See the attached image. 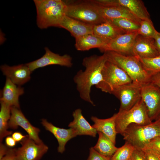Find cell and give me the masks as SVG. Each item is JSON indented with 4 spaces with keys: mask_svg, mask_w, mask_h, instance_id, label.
<instances>
[{
    "mask_svg": "<svg viewBox=\"0 0 160 160\" xmlns=\"http://www.w3.org/2000/svg\"><path fill=\"white\" fill-rule=\"evenodd\" d=\"M107 61L104 53L101 55H94L86 57L82 62L85 70H79L73 77L80 98L93 106L95 105L90 96L91 88L102 80V71Z\"/></svg>",
    "mask_w": 160,
    "mask_h": 160,
    "instance_id": "cell-1",
    "label": "cell"
},
{
    "mask_svg": "<svg viewBox=\"0 0 160 160\" xmlns=\"http://www.w3.org/2000/svg\"><path fill=\"white\" fill-rule=\"evenodd\" d=\"M104 53L107 60L125 71L133 83L142 87L151 82V73L145 69L137 57L124 55L111 51Z\"/></svg>",
    "mask_w": 160,
    "mask_h": 160,
    "instance_id": "cell-2",
    "label": "cell"
},
{
    "mask_svg": "<svg viewBox=\"0 0 160 160\" xmlns=\"http://www.w3.org/2000/svg\"><path fill=\"white\" fill-rule=\"evenodd\" d=\"M36 11V23L41 29L54 26L59 27L66 15L67 6L65 1L34 0Z\"/></svg>",
    "mask_w": 160,
    "mask_h": 160,
    "instance_id": "cell-3",
    "label": "cell"
},
{
    "mask_svg": "<svg viewBox=\"0 0 160 160\" xmlns=\"http://www.w3.org/2000/svg\"><path fill=\"white\" fill-rule=\"evenodd\" d=\"M65 1L67 6L66 15L70 17L92 25L105 21L92 0Z\"/></svg>",
    "mask_w": 160,
    "mask_h": 160,
    "instance_id": "cell-4",
    "label": "cell"
},
{
    "mask_svg": "<svg viewBox=\"0 0 160 160\" xmlns=\"http://www.w3.org/2000/svg\"><path fill=\"white\" fill-rule=\"evenodd\" d=\"M123 139L136 149L141 150L153 138L160 136V121L146 125H129L121 134Z\"/></svg>",
    "mask_w": 160,
    "mask_h": 160,
    "instance_id": "cell-5",
    "label": "cell"
},
{
    "mask_svg": "<svg viewBox=\"0 0 160 160\" xmlns=\"http://www.w3.org/2000/svg\"><path fill=\"white\" fill-rule=\"evenodd\" d=\"M152 122L146 106L141 98L130 109L117 113L115 121L116 130L117 133L121 135L130 124L144 125Z\"/></svg>",
    "mask_w": 160,
    "mask_h": 160,
    "instance_id": "cell-6",
    "label": "cell"
},
{
    "mask_svg": "<svg viewBox=\"0 0 160 160\" xmlns=\"http://www.w3.org/2000/svg\"><path fill=\"white\" fill-rule=\"evenodd\" d=\"M102 75V80L95 87L105 93L111 94L118 87L132 82L125 71L108 60L103 69Z\"/></svg>",
    "mask_w": 160,
    "mask_h": 160,
    "instance_id": "cell-7",
    "label": "cell"
},
{
    "mask_svg": "<svg viewBox=\"0 0 160 160\" xmlns=\"http://www.w3.org/2000/svg\"><path fill=\"white\" fill-rule=\"evenodd\" d=\"M141 87L132 82L118 87L112 93L120 100L119 112L127 111L137 103L141 98Z\"/></svg>",
    "mask_w": 160,
    "mask_h": 160,
    "instance_id": "cell-8",
    "label": "cell"
},
{
    "mask_svg": "<svg viewBox=\"0 0 160 160\" xmlns=\"http://www.w3.org/2000/svg\"><path fill=\"white\" fill-rule=\"evenodd\" d=\"M141 98L151 120H156L160 116V89L151 82L141 87Z\"/></svg>",
    "mask_w": 160,
    "mask_h": 160,
    "instance_id": "cell-9",
    "label": "cell"
},
{
    "mask_svg": "<svg viewBox=\"0 0 160 160\" xmlns=\"http://www.w3.org/2000/svg\"><path fill=\"white\" fill-rule=\"evenodd\" d=\"M20 143L21 147L16 149L17 160H39L48 149L44 143H36L28 135Z\"/></svg>",
    "mask_w": 160,
    "mask_h": 160,
    "instance_id": "cell-10",
    "label": "cell"
},
{
    "mask_svg": "<svg viewBox=\"0 0 160 160\" xmlns=\"http://www.w3.org/2000/svg\"><path fill=\"white\" fill-rule=\"evenodd\" d=\"M138 35L137 31L119 35L109 42L100 50L104 53L111 51L124 55H133V49Z\"/></svg>",
    "mask_w": 160,
    "mask_h": 160,
    "instance_id": "cell-11",
    "label": "cell"
},
{
    "mask_svg": "<svg viewBox=\"0 0 160 160\" xmlns=\"http://www.w3.org/2000/svg\"><path fill=\"white\" fill-rule=\"evenodd\" d=\"M8 125L9 127L13 129H16L20 126L26 132L29 137L36 143H43L39 136L40 131L39 129L31 124L20 108L11 107V116Z\"/></svg>",
    "mask_w": 160,
    "mask_h": 160,
    "instance_id": "cell-12",
    "label": "cell"
},
{
    "mask_svg": "<svg viewBox=\"0 0 160 160\" xmlns=\"http://www.w3.org/2000/svg\"><path fill=\"white\" fill-rule=\"evenodd\" d=\"M44 49L45 53L42 57L25 64L32 72L39 68L50 65H59L69 68L73 65L72 58L69 55H60L52 52L47 47Z\"/></svg>",
    "mask_w": 160,
    "mask_h": 160,
    "instance_id": "cell-13",
    "label": "cell"
},
{
    "mask_svg": "<svg viewBox=\"0 0 160 160\" xmlns=\"http://www.w3.org/2000/svg\"><path fill=\"white\" fill-rule=\"evenodd\" d=\"M0 68L7 78L19 86L28 82L31 78L30 75L32 72L25 64L12 66L4 65H1Z\"/></svg>",
    "mask_w": 160,
    "mask_h": 160,
    "instance_id": "cell-14",
    "label": "cell"
},
{
    "mask_svg": "<svg viewBox=\"0 0 160 160\" xmlns=\"http://www.w3.org/2000/svg\"><path fill=\"white\" fill-rule=\"evenodd\" d=\"M133 55L144 58H150L159 55L156 48L153 39L138 35L133 49Z\"/></svg>",
    "mask_w": 160,
    "mask_h": 160,
    "instance_id": "cell-15",
    "label": "cell"
},
{
    "mask_svg": "<svg viewBox=\"0 0 160 160\" xmlns=\"http://www.w3.org/2000/svg\"><path fill=\"white\" fill-rule=\"evenodd\" d=\"M41 123L46 129L52 133L57 139L59 144L57 150L59 153H63L65 150L67 143L77 135L73 129L70 128L66 129L57 127L46 119H42Z\"/></svg>",
    "mask_w": 160,
    "mask_h": 160,
    "instance_id": "cell-16",
    "label": "cell"
},
{
    "mask_svg": "<svg viewBox=\"0 0 160 160\" xmlns=\"http://www.w3.org/2000/svg\"><path fill=\"white\" fill-rule=\"evenodd\" d=\"M93 25L65 15L61 21L59 27L69 31L75 39L88 34H93Z\"/></svg>",
    "mask_w": 160,
    "mask_h": 160,
    "instance_id": "cell-17",
    "label": "cell"
},
{
    "mask_svg": "<svg viewBox=\"0 0 160 160\" xmlns=\"http://www.w3.org/2000/svg\"><path fill=\"white\" fill-rule=\"evenodd\" d=\"M117 116V113H116L111 117L106 119H100L94 116H92L91 118L94 123L92 127L97 132L103 133L115 145L117 134L115 123Z\"/></svg>",
    "mask_w": 160,
    "mask_h": 160,
    "instance_id": "cell-18",
    "label": "cell"
},
{
    "mask_svg": "<svg viewBox=\"0 0 160 160\" xmlns=\"http://www.w3.org/2000/svg\"><path fill=\"white\" fill-rule=\"evenodd\" d=\"M73 121L68 126L73 129L77 135H87L95 137L97 133L96 129L91 126L86 119L82 113V110L77 109L73 112Z\"/></svg>",
    "mask_w": 160,
    "mask_h": 160,
    "instance_id": "cell-19",
    "label": "cell"
},
{
    "mask_svg": "<svg viewBox=\"0 0 160 160\" xmlns=\"http://www.w3.org/2000/svg\"><path fill=\"white\" fill-rule=\"evenodd\" d=\"M24 93V89L20 86H17L10 80L6 78L5 85L2 92L0 101L10 106H15L20 108L19 97Z\"/></svg>",
    "mask_w": 160,
    "mask_h": 160,
    "instance_id": "cell-20",
    "label": "cell"
},
{
    "mask_svg": "<svg viewBox=\"0 0 160 160\" xmlns=\"http://www.w3.org/2000/svg\"><path fill=\"white\" fill-rule=\"evenodd\" d=\"M96 4L100 13L105 20L113 18H124L140 23L141 21L135 17L129 9L123 7L119 5L102 7Z\"/></svg>",
    "mask_w": 160,
    "mask_h": 160,
    "instance_id": "cell-21",
    "label": "cell"
},
{
    "mask_svg": "<svg viewBox=\"0 0 160 160\" xmlns=\"http://www.w3.org/2000/svg\"><path fill=\"white\" fill-rule=\"evenodd\" d=\"M111 22L107 20L99 25H93V34L108 43L117 36L125 33Z\"/></svg>",
    "mask_w": 160,
    "mask_h": 160,
    "instance_id": "cell-22",
    "label": "cell"
},
{
    "mask_svg": "<svg viewBox=\"0 0 160 160\" xmlns=\"http://www.w3.org/2000/svg\"><path fill=\"white\" fill-rule=\"evenodd\" d=\"M114 6L126 8L140 20L150 19V15L144 4L140 0H113Z\"/></svg>",
    "mask_w": 160,
    "mask_h": 160,
    "instance_id": "cell-23",
    "label": "cell"
},
{
    "mask_svg": "<svg viewBox=\"0 0 160 160\" xmlns=\"http://www.w3.org/2000/svg\"><path fill=\"white\" fill-rule=\"evenodd\" d=\"M75 47L78 51H84L94 48L100 50L108 42L93 34H88L75 39Z\"/></svg>",
    "mask_w": 160,
    "mask_h": 160,
    "instance_id": "cell-24",
    "label": "cell"
},
{
    "mask_svg": "<svg viewBox=\"0 0 160 160\" xmlns=\"http://www.w3.org/2000/svg\"><path fill=\"white\" fill-rule=\"evenodd\" d=\"M99 137L93 148L101 155L111 158L118 149L115 145L103 133L97 132Z\"/></svg>",
    "mask_w": 160,
    "mask_h": 160,
    "instance_id": "cell-25",
    "label": "cell"
},
{
    "mask_svg": "<svg viewBox=\"0 0 160 160\" xmlns=\"http://www.w3.org/2000/svg\"><path fill=\"white\" fill-rule=\"evenodd\" d=\"M0 142L2 143L3 138L11 135L12 132L7 130L11 116V106L2 101H0Z\"/></svg>",
    "mask_w": 160,
    "mask_h": 160,
    "instance_id": "cell-26",
    "label": "cell"
},
{
    "mask_svg": "<svg viewBox=\"0 0 160 160\" xmlns=\"http://www.w3.org/2000/svg\"><path fill=\"white\" fill-rule=\"evenodd\" d=\"M111 22L125 33L137 31L140 23L133 20L124 18H113L106 20Z\"/></svg>",
    "mask_w": 160,
    "mask_h": 160,
    "instance_id": "cell-27",
    "label": "cell"
},
{
    "mask_svg": "<svg viewBox=\"0 0 160 160\" xmlns=\"http://www.w3.org/2000/svg\"><path fill=\"white\" fill-rule=\"evenodd\" d=\"M125 142L123 146L118 148L111 160H129L135 148L129 142Z\"/></svg>",
    "mask_w": 160,
    "mask_h": 160,
    "instance_id": "cell-28",
    "label": "cell"
},
{
    "mask_svg": "<svg viewBox=\"0 0 160 160\" xmlns=\"http://www.w3.org/2000/svg\"><path fill=\"white\" fill-rule=\"evenodd\" d=\"M157 31L150 19L141 20L137 31L138 35L145 37L153 39Z\"/></svg>",
    "mask_w": 160,
    "mask_h": 160,
    "instance_id": "cell-29",
    "label": "cell"
},
{
    "mask_svg": "<svg viewBox=\"0 0 160 160\" xmlns=\"http://www.w3.org/2000/svg\"><path fill=\"white\" fill-rule=\"evenodd\" d=\"M138 57L147 71L151 73L160 72V55L150 58Z\"/></svg>",
    "mask_w": 160,
    "mask_h": 160,
    "instance_id": "cell-30",
    "label": "cell"
},
{
    "mask_svg": "<svg viewBox=\"0 0 160 160\" xmlns=\"http://www.w3.org/2000/svg\"><path fill=\"white\" fill-rule=\"evenodd\" d=\"M141 150H146L160 157V136L151 140Z\"/></svg>",
    "mask_w": 160,
    "mask_h": 160,
    "instance_id": "cell-31",
    "label": "cell"
},
{
    "mask_svg": "<svg viewBox=\"0 0 160 160\" xmlns=\"http://www.w3.org/2000/svg\"><path fill=\"white\" fill-rule=\"evenodd\" d=\"M87 160H111V158L101 155L93 147H91L89 149V156Z\"/></svg>",
    "mask_w": 160,
    "mask_h": 160,
    "instance_id": "cell-32",
    "label": "cell"
},
{
    "mask_svg": "<svg viewBox=\"0 0 160 160\" xmlns=\"http://www.w3.org/2000/svg\"><path fill=\"white\" fill-rule=\"evenodd\" d=\"M129 160H147L142 151L135 148Z\"/></svg>",
    "mask_w": 160,
    "mask_h": 160,
    "instance_id": "cell-33",
    "label": "cell"
},
{
    "mask_svg": "<svg viewBox=\"0 0 160 160\" xmlns=\"http://www.w3.org/2000/svg\"><path fill=\"white\" fill-rule=\"evenodd\" d=\"M16 148H9L6 154L0 160H17Z\"/></svg>",
    "mask_w": 160,
    "mask_h": 160,
    "instance_id": "cell-34",
    "label": "cell"
},
{
    "mask_svg": "<svg viewBox=\"0 0 160 160\" xmlns=\"http://www.w3.org/2000/svg\"><path fill=\"white\" fill-rule=\"evenodd\" d=\"M151 82L156 85L160 89V72L151 73Z\"/></svg>",
    "mask_w": 160,
    "mask_h": 160,
    "instance_id": "cell-35",
    "label": "cell"
},
{
    "mask_svg": "<svg viewBox=\"0 0 160 160\" xmlns=\"http://www.w3.org/2000/svg\"><path fill=\"white\" fill-rule=\"evenodd\" d=\"M143 151L147 160H160L159 157L146 150H141Z\"/></svg>",
    "mask_w": 160,
    "mask_h": 160,
    "instance_id": "cell-36",
    "label": "cell"
},
{
    "mask_svg": "<svg viewBox=\"0 0 160 160\" xmlns=\"http://www.w3.org/2000/svg\"><path fill=\"white\" fill-rule=\"evenodd\" d=\"M153 39L156 48L160 55V32L157 31Z\"/></svg>",
    "mask_w": 160,
    "mask_h": 160,
    "instance_id": "cell-37",
    "label": "cell"
},
{
    "mask_svg": "<svg viewBox=\"0 0 160 160\" xmlns=\"http://www.w3.org/2000/svg\"><path fill=\"white\" fill-rule=\"evenodd\" d=\"M23 135L21 133L18 132H15L12 135V137L16 142L21 141L27 136Z\"/></svg>",
    "mask_w": 160,
    "mask_h": 160,
    "instance_id": "cell-38",
    "label": "cell"
},
{
    "mask_svg": "<svg viewBox=\"0 0 160 160\" xmlns=\"http://www.w3.org/2000/svg\"><path fill=\"white\" fill-rule=\"evenodd\" d=\"M9 148L5 145L0 143V160L4 156L8 151Z\"/></svg>",
    "mask_w": 160,
    "mask_h": 160,
    "instance_id": "cell-39",
    "label": "cell"
},
{
    "mask_svg": "<svg viewBox=\"0 0 160 160\" xmlns=\"http://www.w3.org/2000/svg\"><path fill=\"white\" fill-rule=\"evenodd\" d=\"M16 142L12 137L8 136L6 138L5 143L8 146L10 147H14L16 145Z\"/></svg>",
    "mask_w": 160,
    "mask_h": 160,
    "instance_id": "cell-40",
    "label": "cell"
},
{
    "mask_svg": "<svg viewBox=\"0 0 160 160\" xmlns=\"http://www.w3.org/2000/svg\"><path fill=\"white\" fill-rule=\"evenodd\" d=\"M157 119H159L160 121V116Z\"/></svg>",
    "mask_w": 160,
    "mask_h": 160,
    "instance_id": "cell-41",
    "label": "cell"
}]
</instances>
